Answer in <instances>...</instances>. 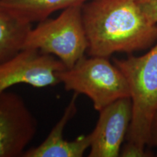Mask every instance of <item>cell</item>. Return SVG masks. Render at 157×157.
I'll return each instance as SVG.
<instances>
[{"instance_id":"6da1fadb","label":"cell","mask_w":157,"mask_h":157,"mask_svg":"<svg viewBox=\"0 0 157 157\" xmlns=\"http://www.w3.org/2000/svg\"><path fill=\"white\" fill-rule=\"evenodd\" d=\"M89 56L109 58L150 49L157 41L152 23L137 0H90L82 5Z\"/></svg>"},{"instance_id":"7a4b0ae2","label":"cell","mask_w":157,"mask_h":157,"mask_svg":"<svg viewBox=\"0 0 157 157\" xmlns=\"http://www.w3.org/2000/svg\"><path fill=\"white\" fill-rule=\"evenodd\" d=\"M113 62L124 75L130 91L132 117L127 140L146 147L157 111V41L144 55L113 58Z\"/></svg>"},{"instance_id":"3957f363","label":"cell","mask_w":157,"mask_h":157,"mask_svg":"<svg viewBox=\"0 0 157 157\" xmlns=\"http://www.w3.org/2000/svg\"><path fill=\"white\" fill-rule=\"evenodd\" d=\"M109 58L85 56L58 75L66 90L87 96L98 111L118 100L130 98L126 78Z\"/></svg>"},{"instance_id":"277c9868","label":"cell","mask_w":157,"mask_h":157,"mask_svg":"<svg viewBox=\"0 0 157 157\" xmlns=\"http://www.w3.org/2000/svg\"><path fill=\"white\" fill-rule=\"evenodd\" d=\"M82 5L62 10L55 18H47L31 28L23 48L34 49L56 57L71 68L87 52L88 42L82 20Z\"/></svg>"},{"instance_id":"5b68a950","label":"cell","mask_w":157,"mask_h":157,"mask_svg":"<svg viewBox=\"0 0 157 157\" xmlns=\"http://www.w3.org/2000/svg\"><path fill=\"white\" fill-rule=\"evenodd\" d=\"M66 67L56 57L34 49L23 48L0 63V95L17 84L36 88L60 84L59 73Z\"/></svg>"},{"instance_id":"8992f818","label":"cell","mask_w":157,"mask_h":157,"mask_svg":"<svg viewBox=\"0 0 157 157\" xmlns=\"http://www.w3.org/2000/svg\"><path fill=\"white\" fill-rule=\"evenodd\" d=\"M37 121L21 96L0 95V157L23 156L37 131Z\"/></svg>"},{"instance_id":"52a82bcc","label":"cell","mask_w":157,"mask_h":157,"mask_svg":"<svg viewBox=\"0 0 157 157\" xmlns=\"http://www.w3.org/2000/svg\"><path fill=\"white\" fill-rule=\"evenodd\" d=\"M90 135L89 157H118L127 138L132 117L130 98H121L99 111Z\"/></svg>"},{"instance_id":"ba28073f","label":"cell","mask_w":157,"mask_h":157,"mask_svg":"<svg viewBox=\"0 0 157 157\" xmlns=\"http://www.w3.org/2000/svg\"><path fill=\"white\" fill-rule=\"evenodd\" d=\"M74 93L63 116L52 127L46 139L34 148L28 149L22 157H82L90 149V135L78 136L74 140H65L63 132L68 121L76 113V98Z\"/></svg>"},{"instance_id":"9c48e42d","label":"cell","mask_w":157,"mask_h":157,"mask_svg":"<svg viewBox=\"0 0 157 157\" xmlns=\"http://www.w3.org/2000/svg\"><path fill=\"white\" fill-rule=\"evenodd\" d=\"M90 0H0V5L26 23L40 22L55 12L84 5Z\"/></svg>"},{"instance_id":"30bf717a","label":"cell","mask_w":157,"mask_h":157,"mask_svg":"<svg viewBox=\"0 0 157 157\" xmlns=\"http://www.w3.org/2000/svg\"><path fill=\"white\" fill-rule=\"evenodd\" d=\"M31 24L0 5V63L23 49Z\"/></svg>"},{"instance_id":"8fae6325","label":"cell","mask_w":157,"mask_h":157,"mask_svg":"<svg viewBox=\"0 0 157 157\" xmlns=\"http://www.w3.org/2000/svg\"><path fill=\"white\" fill-rule=\"evenodd\" d=\"M150 154L146 151V147L141 146L137 143L127 141L121 147L120 155L121 157H147Z\"/></svg>"},{"instance_id":"7c38bea8","label":"cell","mask_w":157,"mask_h":157,"mask_svg":"<svg viewBox=\"0 0 157 157\" xmlns=\"http://www.w3.org/2000/svg\"><path fill=\"white\" fill-rule=\"evenodd\" d=\"M137 2L148 19L157 24V0H137Z\"/></svg>"},{"instance_id":"4fadbf2b","label":"cell","mask_w":157,"mask_h":157,"mask_svg":"<svg viewBox=\"0 0 157 157\" xmlns=\"http://www.w3.org/2000/svg\"><path fill=\"white\" fill-rule=\"evenodd\" d=\"M147 146L155 148L157 151V111L155 113L154 119H153Z\"/></svg>"}]
</instances>
